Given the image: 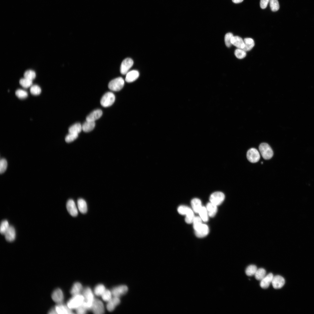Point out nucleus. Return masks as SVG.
<instances>
[{"mask_svg":"<svg viewBox=\"0 0 314 314\" xmlns=\"http://www.w3.org/2000/svg\"><path fill=\"white\" fill-rule=\"evenodd\" d=\"M82 295L84 298L83 304L88 310H91L95 299L91 289L89 287L85 288L82 291Z\"/></svg>","mask_w":314,"mask_h":314,"instance_id":"f257e3e1","label":"nucleus"},{"mask_svg":"<svg viewBox=\"0 0 314 314\" xmlns=\"http://www.w3.org/2000/svg\"><path fill=\"white\" fill-rule=\"evenodd\" d=\"M84 301V297L80 294L73 295L67 301V305L70 309H76L81 305Z\"/></svg>","mask_w":314,"mask_h":314,"instance_id":"f03ea898","label":"nucleus"},{"mask_svg":"<svg viewBox=\"0 0 314 314\" xmlns=\"http://www.w3.org/2000/svg\"><path fill=\"white\" fill-rule=\"evenodd\" d=\"M259 149L263 157L265 159H269L273 155V151L270 145L265 143H261L259 147Z\"/></svg>","mask_w":314,"mask_h":314,"instance_id":"7ed1b4c3","label":"nucleus"},{"mask_svg":"<svg viewBox=\"0 0 314 314\" xmlns=\"http://www.w3.org/2000/svg\"><path fill=\"white\" fill-rule=\"evenodd\" d=\"M124 84L123 79L121 77H119L110 81L108 83V87L112 91H117L122 89Z\"/></svg>","mask_w":314,"mask_h":314,"instance_id":"20e7f679","label":"nucleus"},{"mask_svg":"<svg viewBox=\"0 0 314 314\" xmlns=\"http://www.w3.org/2000/svg\"><path fill=\"white\" fill-rule=\"evenodd\" d=\"M115 100L114 94L112 92H108L106 93L102 97L100 101L102 106L106 107L111 106Z\"/></svg>","mask_w":314,"mask_h":314,"instance_id":"39448f33","label":"nucleus"},{"mask_svg":"<svg viewBox=\"0 0 314 314\" xmlns=\"http://www.w3.org/2000/svg\"><path fill=\"white\" fill-rule=\"evenodd\" d=\"M225 198L224 194L221 192H216L213 193L210 197V202L216 206L220 204Z\"/></svg>","mask_w":314,"mask_h":314,"instance_id":"423d86ee","label":"nucleus"},{"mask_svg":"<svg viewBox=\"0 0 314 314\" xmlns=\"http://www.w3.org/2000/svg\"><path fill=\"white\" fill-rule=\"evenodd\" d=\"M91 310L95 314H102L104 312V304L101 301L95 299L92 304Z\"/></svg>","mask_w":314,"mask_h":314,"instance_id":"0eeeda50","label":"nucleus"},{"mask_svg":"<svg viewBox=\"0 0 314 314\" xmlns=\"http://www.w3.org/2000/svg\"><path fill=\"white\" fill-rule=\"evenodd\" d=\"M247 157L248 160L252 163L258 162L260 158V156L258 150L254 148L249 149L247 154Z\"/></svg>","mask_w":314,"mask_h":314,"instance_id":"6e6552de","label":"nucleus"},{"mask_svg":"<svg viewBox=\"0 0 314 314\" xmlns=\"http://www.w3.org/2000/svg\"><path fill=\"white\" fill-rule=\"evenodd\" d=\"M128 288L126 285H122L113 288L111 290L113 297L119 298L127 293Z\"/></svg>","mask_w":314,"mask_h":314,"instance_id":"1a4fd4ad","label":"nucleus"},{"mask_svg":"<svg viewBox=\"0 0 314 314\" xmlns=\"http://www.w3.org/2000/svg\"><path fill=\"white\" fill-rule=\"evenodd\" d=\"M133 64V60L131 58H127L122 62L120 67L121 73L123 75L126 74Z\"/></svg>","mask_w":314,"mask_h":314,"instance_id":"9d476101","label":"nucleus"},{"mask_svg":"<svg viewBox=\"0 0 314 314\" xmlns=\"http://www.w3.org/2000/svg\"><path fill=\"white\" fill-rule=\"evenodd\" d=\"M52 300L57 304L63 303L64 300V295L63 291L60 288L55 290L51 294Z\"/></svg>","mask_w":314,"mask_h":314,"instance_id":"9b49d317","label":"nucleus"},{"mask_svg":"<svg viewBox=\"0 0 314 314\" xmlns=\"http://www.w3.org/2000/svg\"><path fill=\"white\" fill-rule=\"evenodd\" d=\"M272 283L274 288L279 289L281 288L284 285L285 280L284 278L282 276L277 275L273 276Z\"/></svg>","mask_w":314,"mask_h":314,"instance_id":"f8f14e48","label":"nucleus"},{"mask_svg":"<svg viewBox=\"0 0 314 314\" xmlns=\"http://www.w3.org/2000/svg\"><path fill=\"white\" fill-rule=\"evenodd\" d=\"M57 314H73L72 310L69 308L67 305H65L63 303L57 304L54 307Z\"/></svg>","mask_w":314,"mask_h":314,"instance_id":"ddd939ff","label":"nucleus"},{"mask_svg":"<svg viewBox=\"0 0 314 314\" xmlns=\"http://www.w3.org/2000/svg\"><path fill=\"white\" fill-rule=\"evenodd\" d=\"M67 210L70 214L73 217H76L78 214V212L75 203L72 199L69 200L66 204Z\"/></svg>","mask_w":314,"mask_h":314,"instance_id":"4468645a","label":"nucleus"},{"mask_svg":"<svg viewBox=\"0 0 314 314\" xmlns=\"http://www.w3.org/2000/svg\"><path fill=\"white\" fill-rule=\"evenodd\" d=\"M120 302V300L119 297H113L108 301L106 305V307L108 310L110 312L113 311L115 307Z\"/></svg>","mask_w":314,"mask_h":314,"instance_id":"2eb2a0df","label":"nucleus"},{"mask_svg":"<svg viewBox=\"0 0 314 314\" xmlns=\"http://www.w3.org/2000/svg\"><path fill=\"white\" fill-rule=\"evenodd\" d=\"M209 231L208 226L205 224H203L197 230L195 231L196 236L199 238H203L206 236L208 234Z\"/></svg>","mask_w":314,"mask_h":314,"instance_id":"dca6fc26","label":"nucleus"},{"mask_svg":"<svg viewBox=\"0 0 314 314\" xmlns=\"http://www.w3.org/2000/svg\"><path fill=\"white\" fill-rule=\"evenodd\" d=\"M4 235L7 241H13L16 237V232L13 226H10Z\"/></svg>","mask_w":314,"mask_h":314,"instance_id":"f3484780","label":"nucleus"},{"mask_svg":"<svg viewBox=\"0 0 314 314\" xmlns=\"http://www.w3.org/2000/svg\"><path fill=\"white\" fill-rule=\"evenodd\" d=\"M102 115V112L100 109H97L92 112L86 117V121L94 122L99 118Z\"/></svg>","mask_w":314,"mask_h":314,"instance_id":"a211bd4d","label":"nucleus"},{"mask_svg":"<svg viewBox=\"0 0 314 314\" xmlns=\"http://www.w3.org/2000/svg\"><path fill=\"white\" fill-rule=\"evenodd\" d=\"M231 42L238 48L243 49L245 46L244 40L242 38L238 36H233L231 38Z\"/></svg>","mask_w":314,"mask_h":314,"instance_id":"6ab92c4d","label":"nucleus"},{"mask_svg":"<svg viewBox=\"0 0 314 314\" xmlns=\"http://www.w3.org/2000/svg\"><path fill=\"white\" fill-rule=\"evenodd\" d=\"M139 73L136 70H133L128 72L126 74L125 80L127 82L131 83L136 80L139 77Z\"/></svg>","mask_w":314,"mask_h":314,"instance_id":"aec40b11","label":"nucleus"},{"mask_svg":"<svg viewBox=\"0 0 314 314\" xmlns=\"http://www.w3.org/2000/svg\"><path fill=\"white\" fill-rule=\"evenodd\" d=\"M273 275L272 273H270L267 275L261 280L260 284L261 287L263 288L266 289L268 288L270 283L272 282Z\"/></svg>","mask_w":314,"mask_h":314,"instance_id":"412c9836","label":"nucleus"},{"mask_svg":"<svg viewBox=\"0 0 314 314\" xmlns=\"http://www.w3.org/2000/svg\"><path fill=\"white\" fill-rule=\"evenodd\" d=\"M83 290L82 284L79 282H76L73 285L70 290V293L72 295H74L80 294Z\"/></svg>","mask_w":314,"mask_h":314,"instance_id":"4be33fe9","label":"nucleus"},{"mask_svg":"<svg viewBox=\"0 0 314 314\" xmlns=\"http://www.w3.org/2000/svg\"><path fill=\"white\" fill-rule=\"evenodd\" d=\"M206 209L208 215L211 217H214L217 213V206L211 202L208 203L206 205Z\"/></svg>","mask_w":314,"mask_h":314,"instance_id":"5701e85b","label":"nucleus"},{"mask_svg":"<svg viewBox=\"0 0 314 314\" xmlns=\"http://www.w3.org/2000/svg\"><path fill=\"white\" fill-rule=\"evenodd\" d=\"M191 204L194 211L199 213L202 207L201 200L197 198L193 199L191 201Z\"/></svg>","mask_w":314,"mask_h":314,"instance_id":"b1692460","label":"nucleus"},{"mask_svg":"<svg viewBox=\"0 0 314 314\" xmlns=\"http://www.w3.org/2000/svg\"><path fill=\"white\" fill-rule=\"evenodd\" d=\"M95 122L86 121L82 125V130L85 132L92 131L95 126Z\"/></svg>","mask_w":314,"mask_h":314,"instance_id":"393cba45","label":"nucleus"},{"mask_svg":"<svg viewBox=\"0 0 314 314\" xmlns=\"http://www.w3.org/2000/svg\"><path fill=\"white\" fill-rule=\"evenodd\" d=\"M244 41L245 46L243 49L246 51H250L254 46V41L251 38H246L244 39Z\"/></svg>","mask_w":314,"mask_h":314,"instance_id":"a878e982","label":"nucleus"},{"mask_svg":"<svg viewBox=\"0 0 314 314\" xmlns=\"http://www.w3.org/2000/svg\"><path fill=\"white\" fill-rule=\"evenodd\" d=\"M78 208L80 212L85 214L87 211V206L85 200L82 199H79L77 201Z\"/></svg>","mask_w":314,"mask_h":314,"instance_id":"bb28decb","label":"nucleus"},{"mask_svg":"<svg viewBox=\"0 0 314 314\" xmlns=\"http://www.w3.org/2000/svg\"><path fill=\"white\" fill-rule=\"evenodd\" d=\"M82 130V126L79 123H76L71 126L69 129V133L78 134Z\"/></svg>","mask_w":314,"mask_h":314,"instance_id":"cd10ccee","label":"nucleus"},{"mask_svg":"<svg viewBox=\"0 0 314 314\" xmlns=\"http://www.w3.org/2000/svg\"><path fill=\"white\" fill-rule=\"evenodd\" d=\"M266 271L263 268L257 269L254 274L255 278L258 280H261L265 276Z\"/></svg>","mask_w":314,"mask_h":314,"instance_id":"c85d7f7f","label":"nucleus"},{"mask_svg":"<svg viewBox=\"0 0 314 314\" xmlns=\"http://www.w3.org/2000/svg\"><path fill=\"white\" fill-rule=\"evenodd\" d=\"M105 286L102 284H99L96 286L94 290V294L97 296H101L106 290Z\"/></svg>","mask_w":314,"mask_h":314,"instance_id":"c756f323","label":"nucleus"},{"mask_svg":"<svg viewBox=\"0 0 314 314\" xmlns=\"http://www.w3.org/2000/svg\"><path fill=\"white\" fill-rule=\"evenodd\" d=\"M20 84L24 88H27L32 85V81L25 78H21L19 81Z\"/></svg>","mask_w":314,"mask_h":314,"instance_id":"7c9ffc66","label":"nucleus"},{"mask_svg":"<svg viewBox=\"0 0 314 314\" xmlns=\"http://www.w3.org/2000/svg\"><path fill=\"white\" fill-rule=\"evenodd\" d=\"M257 267L255 265H251L248 266L245 270L246 274L249 276L254 275L257 270Z\"/></svg>","mask_w":314,"mask_h":314,"instance_id":"2f4dec72","label":"nucleus"},{"mask_svg":"<svg viewBox=\"0 0 314 314\" xmlns=\"http://www.w3.org/2000/svg\"><path fill=\"white\" fill-rule=\"evenodd\" d=\"M201 219L204 222H206L208 220V212L205 207H202L199 213Z\"/></svg>","mask_w":314,"mask_h":314,"instance_id":"473e14b6","label":"nucleus"},{"mask_svg":"<svg viewBox=\"0 0 314 314\" xmlns=\"http://www.w3.org/2000/svg\"><path fill=\"white\" fill-rule=\"evenodd\" d=\"M10 226L8 221L4 220L1 223L0 228V231L1 234L4 235Z\"/></svg>","mask_w":314,"mask_h":314,"instance_id":"72a5a7b5","label":"nucleus"},{"mask_svg":"<svg viewBox=\"0 0 314 314\" xmlns=\"http://www.w3.org/2000/svg\"><path fill=\"white\" fill-rule=\"evenodd\" d=\"M186 215V216L185 219V222L188 224L192 223L195 217L193 211L190 208V209Z\"/></svg>","mask_w":314,"mask_h":314,"instance_id":"f704fd0d","label":"nucleus"},{"mask_svg":"<svg viewBox=\"0 0 314 314\" xmlns=\"http://www.w3.org/2000/svg\"><path fill=\"white\" fill-rule=\"evenodd\" d=\"M24 76V78L33 81L35 78L36 74L34 71L31 70H28L25 72Z\"/></svg>","mask_w":314,"mask_h":314,"instance_id":"c9c22d12","label":"nucleus"},{"mask_svg":"<svg viewBox=\"0 0 314 314\" xmlns=\"http://www.w3.org/2000/svg\"><path fill=\"white\" fill-rule=\"evenodd\" d=\"M15 94L16 96L21 99L26 98L28 95V93L26 91L21 89L17 90L15 91Z\"/></svg>","mask_w":314,"mask_h":314,"instance_id":"e433bc0d","label":"nucleus"},{"mask_svg":"<svg viewBox=\"0 0 314 314\" xmlns=\"http://www.w3.org/2000/svg\"><path fill=\"white\" fill-rule=\"evenodd\" d=\"M234 54L237 58L241 59L246 56V53L243 49L238 48L235 50Z\"/></svg>","mask_w":314,"mask_h":314,"instance_id":"4c0bfd02","label":"nucleus"},{"mask_svg":"<svg viewBox=\"0 0 314 314\" xmlns=\"http://www.w3.org/2000/svg\"><path fill=\"white\" fill-rule=\"evenodd\" d=\"M30 92L32 95H37L40 94L41 90L38 85H32L30 87Z\"/></svg>","mask_w":314,"mask_h":314,"instance_id":"58836bf2","label":"nucleus"},{"mask_svg":"<svg viewBox=\"0 0 314 314\" xmlns=\"http://www.w3.org/2000/svg\"><path fill=\"white\" fill-rule=\"evenodd\" d=\"M112 296L111 291L106 289L101 295V297L104 301L107 302L112 298Z\"/></svg>","mask_w":314,"mask_h":314,"instance_id":"ea45409f","label":"nucleus"},{"mask_svg":"<svg viewBox=\"0 0 314 314\" xmlns=\"http://www.w3.org/2000/svg\"><path fill=\"white\" fill-rule=\"evenodd\" d=\"M270 6L271 10L275 12L277 11L279 8V5L278 0H270Z\"/></svg>","mask_w":314,"mask_h":314,"instance_id":"a19ab883","label":"nucleus"},{"mask_svg":"<svg viewBox=\"0 0 314 314\" xmlns=\"http://www.w3.org/2000/svg\"><path fill=\"white\" fill-rule=\"evenodd\" d=\"M201 220V217H195L193 223V228L195 231L197 230L202 224Z\"/></svg>","mask_w":314,"mask_h":314,"instance_id":"79ce46f5","label":"nucleus"},{"mask_svg":"<svg viewBox=\"0 0 314 314\" xmlns=\"http://www.w3.org/2000/svg\"><path fill=\"white\" fill-rule=\"evenodd\" d=\"M78 136V134L73 133H69L65 137V141L67 143L70 142L76 139Z\"/></svg>","mask_w":314,"mask_h":314,"instance_id":"37998d69","label":"nucleus"},{"mask_svg":"<svg viewBox=\"0 0 314 314\" xmlns=\"http://www.w3.org/2000/svg\"><path fill=\"white\" fill-rule=\"evenodd\" d=\"M233 36V34L231 33H227L225 35L224 42L226 45L227 47H229L231 46V39Z\"/></svg>","mask_w":314,"mask_h":314,"instance_id":"c03bdc74","label":"nucleus"},{"mask_svg":"<svg viewBox=\"0 0 314 314\" xmlns=\"http://www.w3.org/2000/svg\"><path fill=\"white\" fill-rule=\"evenodd\" d=\"M7 166V162L4 158H2L0 161V172L1 174L4 173L6 170Z\"/></svg>","mask_w":314,"mask_h":314,"instance_id":"a18cd8bd","label":"nucleus"},{"mask_svg":"<svg viewBox=\"0 0 314 314\" xmlns=\"http://www.w3.org/2000/svg\"><path fill=\"white\" fill-rule=\"evenodd\" d=\"M190 208L185 206H181L178 208L177 211L181 215H186Z\"/></svg>","mask_w":314,"mask_h":314,"instance_id":"49530a36","label":"nucleus"},{"mask_svg":"<svg viewBox=\"0 0 314 314\" xmlns=\"http://www.w3.org/2000/svg\"><path fill=\"white\" fill-rule=\"evenodd\" d=\"M88 310L83 303L81 305L76 309V313L78 314H85Z\"/></svg>","mask_w":314,"mask_h":314,"instance_id":"de8ad7c7","label":"nucleus"},{"mask_svg":"<svg viewBox=\"0 0 314 314\" xmlns=\"http://www.w3.org/2000/svg\"><path fill=\"white\" fill-rule=\"evenodd\" d=\"M270 0H261L260 2V6L262 9H265L267 6Z\"/></svg>","mask_w":314,"mask_h":314,"instance_id":"09e8293b","label":"nucleus"},{"mask_svg":"<svg viewBox=\"0 0 314 314\" xmlns=\"http://www.w3.org/2000/svg\"><path fill=\"white\" fill-rule=\"evenodd\" d=\"M48 314H57L56 310L55 307L52 308L50 309L49 312Z\"/></svg>","mask_w":314,"mask_h":314,"instance_id":"8fccbe9b","label":"nucleus"},{"mask_svg":"<svg viewBox=\"0 0 314 314\" xmlns=\"http://www.w3.org/2000/svg\"><path fill=\"white\" fill-rule=\"evenodd\" d=\"M243 0H232V1L235 3H239L242 2Z\"/></svg>","mask_w":314,"mask_h":314,"instance_id":"3c124183","label":"nucleus"}]
</instances>
